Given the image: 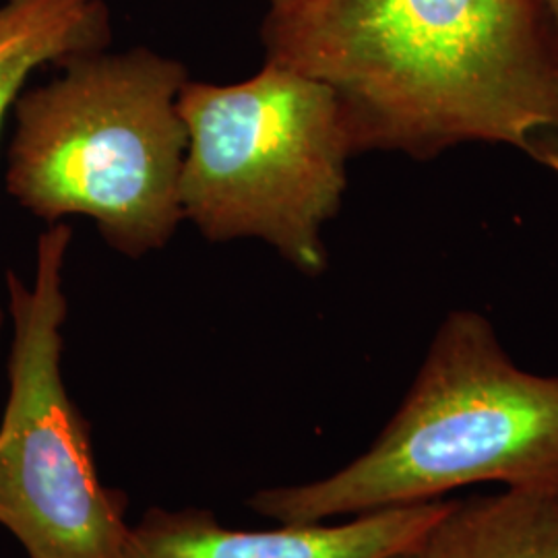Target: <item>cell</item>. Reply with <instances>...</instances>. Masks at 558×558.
Returning a JSON list of instances; mask_svg holds the SVG:
<instances>
[{"label":"cell","mask_w":558,"mask_h":558,"mask_svg":"<svg viewBox=\"0 0 558 558\" xmlns=\"http://www.w3.org/2000/svg\"><path fill=\"white\" fill-rule=\"evenodd\" d=\"M260 41L331 87L356 154L490 143L539 161L558 145V36L536 0H296Z\"/></svg>","instance_id":"6da1fadb"},{"label":"cell","mask_w":558,"mask_h":558,"mask_svg":"<svg viewBox=\"0 0 558 558\" xmlns=\"http://www.w3.org/2000/svg\"><path fill=\"white\" fill-rule=\"evenodd\" d=\"M558 484V377L519 368L493 323L451 311L377 440L336 474L260 490L248 507L283 525L440 500L463 486Z\"/></svg>","instance_id":"7a4b0ae2"},{"label":"cell","mask_w":558,"mask_h":558,"mask_svg":"<svg viewBox=\"0 0 558 558\" xmlns=\"http://www.w3.org/2000/svg\"><path fill=\"white\" fill-rule=\"evenodd\" d=\"M184 64L149 48L81 52L13 108L4 184L48 226L81 216L120 255L163 248L184 221Z\"/></svg>","instance_id":"3957f363"},{"label":"cell","mask_w":558,"mask_h":558,"mask_svg":"<svg viewBox=\"0 0 558 558\" xmlns=\"http://www.w3.org/2000/svg\"><path fill=\"white\" fill-rule=\"evenodd\" d=\"M179 110L184 220L211 242L263 240L302 274H323V228L341 209L356 156L331 87L265 60L240 83L186 81Z\"/></svg>","instance_id":"277c9868"},{"label":"cell","mask_w":558,"mask_h":558,"mask_svg":"<svg viewBox=\"0 0 558 558\" xmlns=\"http://www.w3.org/2000/svg\"><path fill=\"white\" fill-rule=\"evenodd\" d=\"M71 226H48L27 283L7 274L13 341L0 420V525L29 558H119L126 499L101 484L89 428L62 379Z\"/></svg>","instance_id":"5b68a950"},{"label":"cell","mask_w":558,"mask_h":558,"mask_svg":"<svg viewBox=\"0 0 558 558\" xmlns=\"http://www.w3.org/2000/svg\"><path fill=\"white\" fill-rule=\"evenodd\" d=\"M451 500L354 515L345 523L223 527L205 509H149L129 525L119 558H393L416 553Z\"/></svg>","instance_id":"8992f818"},{"label":"cell","mask_w":558,"mask_h":558,"mask_svg":"<svg viewBox=\"0 0 558 558\" xmlns=\"http://www.w3.org/2000/svg\"><path fill=\"white\" fill-rule=\"evenodd\" d=\"M106 0H4L0 4V137L27 81L81 52L108 48ZM4 308L0 304V336Z\"/></svg>","instance_id":"52a82bcc"},{"label":"cell","mask_w":558,"mask_h":558,"mask_svg":"<svg viewBox=\"0 0 558 558\" xmlns=\"http://www.w3.org/2000/svg\"><path fill=\"white\" fill-rule=\"evenodd\" d=\"M418 553L422 558H558V484L451 500Z\"/></svg>","instance_id":"ba28073f"},{"label":"cell","mask_w":558,"mask_h":558,"mask_svg":"<svg viewBox=\"0 0 558 558\" xmlns=\"http://www.w3.org/2000/svg\"><path fill=\"white\" fill-rule=\"evenodd\" d=\"M536 2L542 7V11L546 13V17L553 23V27H555L558 36V0H536Z\"/></svg>","instance_id":"9c48e42d"},{"label":"cell","mask_w":558,"mask_h":558,"mask_svg":"<svg viewBox=\"0 0 558 558\" xmlns=\"http://www.w3.org/2000/svg\"><path fill=\"white\" fill-rule=\"evenodd\" d=\"M539 163L546 166V168H550L555 174H558V145L557 147H553L550 151H546V154L539 158Z\"/></svg>","instance_id":"30bf717a"},{"label":"cell","mask_w":558,"mask_h":558,"mask_svg":"<svg viewBox=\"0 0 558 558\" xmlns=\"http://www.w3.org/2000/svg\"><path fill=\"white\" fill-rule=\"evenodd\" d=\"M267 2H269V9H283V7H290L296 0H267Z\"/></svg>","instance_id":"8fae6325"},{"label":"cell","mask_w":558,"mask_h":558,"mask_svg":"<svg viewBox=\"0 0 558 558\" xmlns=\"http://www.w3.org/2000/svg\"><path fill=\"white\" fill-rule=\"evenodd\" d=\"M393 558H422V557H420V553H418V550H416V553H405V555H399V557H393Z\"/></svg>","instance_id":"7c38bea8"}]
</instances>
